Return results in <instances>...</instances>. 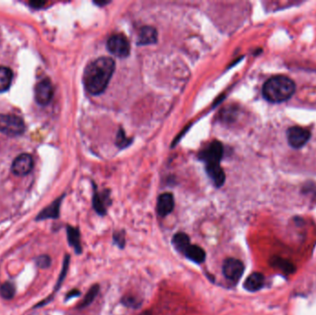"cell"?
Here are the masks:
<instances>
[{"instance_id":"obj_22","label":"cell","mask_w":316,"mask_h":315,"mask_svg":"<svg viewBox=\"0 0 316 315\" xmlns=\"http://www.w3.org/2000/svg\"><path fill=\"white\" fill-rule=\"evenodd\" d=\"M113 239L115 244H117L120 249H123L125 246V233L124 231H117L113 234Z\"/></svg>"},{"instance_id":"obj_11","label":"cell","mask_w":316,"mask_h":315,"mask_svg":"<svg viewBox=\"0 0 316 315\" xmlns=\"http://www.w3.org/2000/svg\"><path fill=\"white\" fill-rule=\"evenodd\" d=\"M157 42V32L152 26H144L138 35L137 44L139 46H148Z\"/></svg>"},{"instance_id":"obj_4","label":"cell","mask_w":316,"mask_h":315,"mask_svg":"<svg viewBox=\"0 0 316 315\" xmlns=\"http://www.w3.org/2000/svg\"><path fill=\"white\" fill-rule=\"evenodd\" d=\"M24 131L25 124L21 118L11 114H0V132L14 137L22 135Z\"/></svg>"},{"instance_id":"obj_3","label":"cell","mask_w":316,"mask_h":315,"mask_svg":"<svg viewBox=\"0 0 316 315\" xmlns=\"http://www.w3.org/2000/svg\"><path fill=\"white\" fill-rule=\"evenodd\" d=\"M296 85L289 78L278 75L270 78L262 87L263 97L271 103H282L288 100L295 93Z\"/></svg>"},{"instance_id":"obj_12","label":"cell","mask_w":316,"mask_h":315,"mask_svg":"<svg viewBox=\"0 0 316 315\" xmlns=\"http://www.w3.org/2000/svg\"><path fill=\"white\" fill-rule=\"evenodd\" d=\"M63 197L56 200L47 208L44 209L40 214L37 215L36 220H46V219H57L60 216V204Z\"/></svg>"},{"instance_id":"obj_2","label":"cell","mask_w":316,"mask_h":315,"mask_svg":"<svg viewBox=\"0 0 316 315\" xmlns=\"http://www.w3.org/2000/svg\"><path fill=\"white\" fill-rule=\"evenodd\" d=\"M224 154V148L220 142L214 141L199 154V158L205 164V169L209 178L216 187H221L225 183L226 177L220 166L221 159Z\"/></svg>"},{"instance_id":"obj_25","label":"cell","mask_w":316,"mask_h":315,"mask_svg":"<svg viewBox=\"0 0 316 315\" xmlns=\"http://www.w3.org/2000/svg\"><path fill=\"white\" fill-rule=\"evenodd\" d=\"M117 143H118V145H119L120 147H121V148L129 145V139L126 138L125 133H124V131H122L121 129H120V131H119V134H118Z\"/></svg>"},{"instance_id":"obj_7","label":"cell","mask_w":316,"mask_h":315,"mask_svg":"<svg viewBox=\"0 0 316 315\" xmlns=\"http://www.w3.org/2000/svg\"><path fill=\"white\" fill-rule=\"evenodd\" d=\"M286 138L289 145L293 148H302L309 142L310 132L301 127L294 126L286 131Z\"/></svg>"},{"instance_id":"obj_10","label":"cell","mask_w":316,"mask_h":315,"mask_svg":"<svg viewBox=\"0 0 316 315\" xmlns=\"http://www.w3.org/2000/svg\"><path fill=\"white\" fill-rule=\"evenodd\" d=\"M175 206L174 197L171 193H163L157 199L156 211L157 214L161 217L167 216L170 213H172Z\"/></svg>"},{"instance_id":"obj_26","label":"cell","mask_w":316,"mask_h":315,"mask_svg":"<svg viewBox=\"0 0 316 315\" xmlns=\"http://www.w3.org/2000/svg\"><path fill=\"white\" fill-rule=\"evenodd\" d=\"M80 291L77 290V289H74V290H72V291L69 292L68 293V295L66 296V300H68V299H71L72 297H78V296H80Z\"/></svg>"},{"instance_id":"obj_16","label":"cell","mask_w":316,"mask_h":315,"mask_svg":"<svg viewBox=\"0 0 316 315\" xmlns=\"http://www.w3.org/2000/svg\"><path fill=\"white\" fill-rule=\"evenodd\" d=\"M270 264L274 268L279 269L283 273L286 274H290L295 272L296 267L292 262L287 261L286 259H283L278 256H274L270 260Z\"/></svg>"},{"instance_id":"obj_15","label":"cell","mask_w":316,"mask_h":315,"mask_svg":"<svg viewBox=\"0 0 316 315\" xmlns=\"http://www.w3.org/2000/svg\"><path fill=\"white\" fill-rule=\"evenodd\" d=\"M184 254L189 260H191V262H195V263H202L205 261V258H206L205 251L203 248H201L198 245L191 244L189 248L185 250Z\"/></svg>"},{"instance_id":"obj_5","label":"cell","mask_w":316,"mask_h":315,"mask_svg":"<svg viewBox=\"0 0 316 315\" xmlns=\"http://www.w3.org/2000/svg\"><path fill=\"white\" fill-rule=\"evenodd\" d=\"M244 264L236 258H227L222 265V272L227 280L237 283L244 273Z\"/></svg>"},{"instance_id":"obj_19","label":"cell","mask_w":316,"mask_h":315,"mask_svg":"<svg viewBox=\"0 0 316 315\" xmlns=\"http://www.w3.org/2000/svg\"><path fill=\"white\" fill-rule=\"evenodd\" d=\"M13 73L7 67H0V92H5L12 85Z\"/></svg>"},{"instance_id":"obj_17","label":"cell","mask_w":316,"mask_h":315,"mask_svg":"<svg viewBox=\"0 0 316 315\" xmlns=\"http://www.w3.org/2000/svg\"><path fill=\"white\" fill-rule=\"evenodd\" d=\"M108 193H103L100 194L99 192L95 191L94 197H93V206L96 210V213L100 215H105L107 213V207H106V202H108Z\"/></svg>"},{"instance_id":"obj_18","label":"cell","mask_w":316,"mask_h":315,"mask_svg":"<svg viewBox=\"0 0 316 315\" xmlns=\"http://www.w3.org/2000/svg\"><path fill=\"white\" fill-rule=\"evenodd\" d=\"M172 243L175 246V248L179 250V252L184 253L185 250L191 245L190 237L185 233H183V232H179V233H177L174 236L173 238H172Z\"/></svg>"},{"instance_id":"obj_1","label":"cell","mask_w":316,"mask_h":315,"mask_svg":"<svg viewBox=\"0 0 316 315\" xmlns=\"http://www.w3.org/2000/svg\"><path fill=\"white\" fill-rule=\"evenodd\" d=\"M116 63L111 58L102 57L94 60L86 67L84 74V84L91 95L104 93L115 72Z\"/></svg>"},{"instance_id":"obj_8","label":"cell","mask_w":316,"mask_h":315,"mask_svg":"<svg viewBox=\"0 0 316 315\" xmlns=\"http://www.w3.org/2000/svg\"><path fill=\"white\" fill-rule=\"evenodd\" d=\"M54 89L51 82L46 79L38 83L36 87V100L41 106H47L53 98Z\"/></svg>"},{"instance_id":"obj_21","label":"cell","mask_w":316,"mask_h":315,"mask_svg":"<svg viewBox=\"0 0 316 315\" xmlns=\"http://www.w3.org/2000/svg\"><path fill=\"white\" fill-rule=\"evenodd\" d=\"M15 295V286L12 283L7 282L0 286V296L5 299H12Z\"/></svg>"},{"instance_id":"obj_24","label":"cell","mask_w":316,"mask_h":315,"mask_svg":"<svg viewBox=\"0 0 316 315\" xmlns=\"http://www.w3.org/2000/svg\"><path fill=\"white\" fill-rule=\"evenodd\" d=\"M122 303L128 307H132V308H137L138 306H140V302L138 301L137 298L131 296H127V297L122 298Z\"/></svg>"},{"instance_id":"obj_6","label":"cell","mask_w":316,"mask_h":315,"mask_svg":"<svg viewBox=\"0 0 316 315\" xmlns=\"http://www.w3.org/2000/svg\"><path fill=\"white\" fill-rule=\"evenodd\" d=\"M108 49L114 56L123 59L130 55L131 45L125 36L114 35L108 39Z\"/></svg>"},{"instance_id":"obj_14","label":"cell","mask_w":316,"mask_h":315,"mask_svg":"<svg viewBox=\"0 0 316 315\" xmlns=\"http://www.w3.org/2000/svg\"><path fill=\"white\" fill-rule=\"evenodd\" d=\"M67 238L69 244L75 250V252L81 254L83 251L82 244H81V234L79 229L72 226H67Z\"/></svg>"},{"instance_id":"obj_23","label":"cell","mask_w":316,"mask_h":315,"mask_svg":"<svg viewBox=\"0 0 316 315\" xmlns=\"http://www.w3.org/2000/svg\"><path fill=\"white\" fill-rule=\"evenodd\" d=\"M36 264L39 268L42 269H47L51 265V258L48 255L39 256L36 259Z\"/></svg>"},{"instance_id":"obj_20","label":"cell","mask_w":316,"mask_h":315,"mask_svg":"<svg viewBox=\"0 0 316 315\" xmlns=\"http://www.w3.org/2000/svg\"><path fill=\"white\" fill-rule=\"evenodd\" d=\"M99 289H100V286L97 284L91 286L88 292L86 293L84 300L79 305V308L80 309H84V308L88 307L90 304L93 303V301L95 300V298L97 297V295L99 293Z\"/></svg>"},{"instance_id":"obj_9","label":"cell","mask_w":316,"mask_h":315,"mask_svg":"<svg viewBox=\"0 0 316 315\" xmlns=\"http://www.w3.org/2000/svg\"><path fill=\"white\" fill-rule=\"evenodd\" d=\"M34 167L33 157L28 154L19 155L12 163V170L17 176H25L32 171Z\"/></svg>"},{"instance_id":"obj_13","label":"cell","mask_w":316,"mask_h":315,"mask_svg":"<svg viewBox=\"0 0 316 315\" xmlns=\"http://www.w3.org/2000/svg\"><path fill=\"white\" fill-rule=\"evenodd\" d=\"M264 285V276L261 273H252L245 280L244 288L250 292L260 290Z\"/></svg>"}]
</instances>
